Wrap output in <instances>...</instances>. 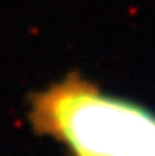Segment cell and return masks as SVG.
I'll use <instances>...</instances> for the list:
<instances>
[{
    "instance_id": "cell-1",
    "label": "cell",
    "mask_w": 155,
    "mask_h": 156,
    "mask_svg": "<svg viewBox=\"0 0 155 156\" xmlns=\"http://www.w3.org/2000/svg\"><path fill=\"white\" fill-rule=\"evenodd\" d=\"M29 122L72 156H155V113L70 74L29 99Z\"/></svg>"
}]
</instances>
